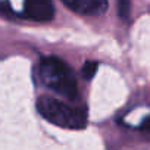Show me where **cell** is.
I'll return each mask as SVG.
<instances>
[{
    "mask_svg": "<svg viewBox=\"0 0 150 150\" xmlns=\"http://www.w3.org/2000/svg\"><path fill=\"white\" fill-rule=\"evenodd\" d=\"M38 77L43 86L63 97L75 99L78 96L77 78L72 68L56 56L43 57L40 60Z\"/></svg>",
    "mask_w": 150,
    "mask_h": 150,
    "instance_id": "obj_1",
    "label": "cell"
},
{
    "mask_svg": "<svg viewBox=\"0 0 150 150\" xmlns=\"http://www.w3.org/2000/svg\"><path fill=\"white\" fill-rule=\"evenodd\" d=\"M38 113L53 125L68 129H83L87 125L86 108L71 106L50 96H41L37 100Z\"/></svg>",
    "mask_w": 150,
    "mask_h": 150,
    "instance_id": "obj_2",
    "label": "cell"
},
{
    "mask_svg": "<svg viewBox=\"0 0 150 150\" xmlns=\"http://www.w3.org/2000/svg\"><path fill=\"white\" fill-rule=\"evenodd\" d=\"M54 15L53 0H25L24 16L38 22H47Z\"/></svg>",
    "mask_w": 150,
    "mask_h": 150,
    "instance_id": "obj_3",
    "label": "cell"
},
{
    "mask_svg": "<svg viewBox=\"0 0 150 150\" xmlns=\"http://www.w3.org/2000/svg\"><path fill=\"white\" fill-rule=\"evenodd\" d=\"M80 15H102L108 9V0H62Z\"/></svg>",
    "mask_w": 150,
    "mask_h": 150,
    "instance_id": "obj_4",
    "label": "cell"
},
{
    "mask_svg": "<svg viewBox=\"0 0 150 150\" xmlns=\"http://www.w3.org/2000/svg\"><path fill=\"white\" fill-rule=\"evenodd\" d=\"M97 66H99L97 62H94V60H87V62L83 65V69H81L83 77H84L86 80H91L94 75H96V72H97Z\"/></svg>",
    "mask_w": 150,
    "mask_h": 150,
    "instance_id": "obj_5",
    "label": "cell"
},
{
    "mask_svg": "<svg viewBox=\"0 0 150 150\" xmlns=\"http://www.w3.org/2000/svg\"><path fill=\"white\" fill-rule=\"evenodd\" d=\"M131 11V0H118V13L122 19H128Z\"/></svg>",
    "mask_w": 150,
    "mask_h": 150,
    "instance_id": "obj_6",
    "label": "cell"
},
{
    "mask_svg": "<svg viewBox=\"0 0 150 150\" xmlns=\"http://www.w3.org/2000/svg\"><path fill=\"white\" fill-rule=\"evenodd\" d=\"M141 129H143V131H146V132H150V118H147V119L143 122Z\"/></svg>",
    "mask_w": 150,
    "mask_h": 150,
    "instance_id": "obj_7",
    "label": "cell"
}]
</instances>
